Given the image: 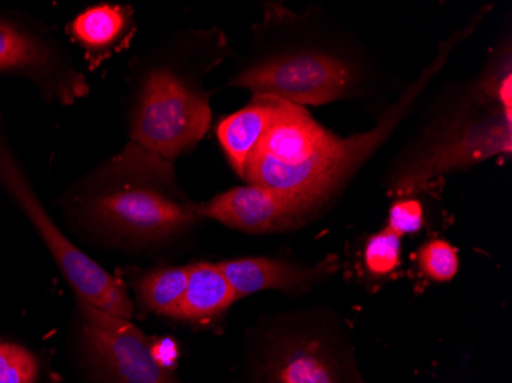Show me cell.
Wrapping results in <instances>:
<instances>
[{
	"instance_id": "cell-3",
	"label": "cell",
	"mask_w": 512,
	"mask_h": 383,
	"mask_svg": "<svg viewBox=\"0 0 512 383\" xmlns=\"http://www.w3.org/2000/svg\"><path fill=\"white\" fill-rule=\"evenodd\" d=\"M59 204L69 223L123 249L163 246L203 220L178 184L174 161L129 140L76 178Z\"/></svg>"
},
{
	"instance_id": "cell-2",
	"label": "cell",
	"mask_w": 512,
	"mask_h": 383,
	"mask_svg": "<svg viewBox=\"0 0 512 383\" xmlns=\"http://www.w3.org/2000/svg\"><path fill=\"white\" fill-rule=\"evenodd\" d=\"M232 56L221 28H188L129 62L123 115L129 141L175 161L194 151L211 128L204 80Z\"/></svg>"
},
{
	"instance_id": "cell-1",
	"label": "cell",
	"mask_w": 512,
	"mask_h": 383,
	"mask_svg": "<svg viewBox=\"0 0 512 383\" xmlns=\"http://www.w3.org/2000/svg\"><path fill=\"white\" fill-rule=\"evenodd\" d=\"M382 82L364 46L319 8L296 13L267 2L227 86L306 108L367 99Z\"/></svg>"
},
{
	"instance_id": "cell-14",
	"label": "cell",
	"mask_w": 512,
	"mask_h": 383,
	"mask_svg": "<svg viewBox=\"0 0 512 383\" xmlns=\"http://www.w3.org/2000/svg\"><path fill=\"white\" fill-rule=\"evenodd\" d=\"M476 79L491 99L499 102L503 108L512 109V50L509 37L493 50Z\"/></svg>"
},
{
	"instance_id": "cell-9",
	"label": "cell",
	"mask_w": 512,
	"mask_h": 383,
	"mask_svg": "<svg viewBox=\"0 0 512 383\" xmlns=\"http://www.w3.org/2000/svg\"><path fill=\"white\" fill-rule=\"evenodd\" d=\"M339 258L327 256L316 266H299L296 262L275 258H241L218 262L221 272L232 285L237 299L266 290L302 293L332 276L339 269Z\"/></svg>"
},
{
	"instance_id": "cell-16",
	"label": "cell",
	"mask_w": 512,
	"mask_h": 383,
	"mask_svg": "<svg viewBox=\"0 0 512 383\" xmlns=\"http://www.w3.org/2000/svg\"><path fill=\"white\" fill-rule=\"evenodd\" d=\"M422 273L436 282L451 281L459 270L457 250L444 239H431L417 253Z\"/></svg>"
},
{
	"instance_id": "cell-15",
	"label": "cell",
	"mask_w": 512,
	"mask_h": 383,
	"mask_svg": "<svg viewBox=\"0 0 512 383\" xmlns=\"http://www.w3.org/2000/svg\"><path fill=\"white\" fill-rule=\"evenodd\" d=\"M401 239L402 236L388 227L368 238L364 262L371 275L387 276L398 269L401 262Z\"/></svg>"
},
{
	"instance_id": "cell-18",
	"label": "cell",
	"mask_w": 512,
	"mask_h": 383,
	"mask_svg": "<svg viewBox=\"0 0 512 383\" xmlns=\"http://www.w3.org/2000/svg\"><path fill=\"white\" fill-rule=\"evenodd\" d=\"M424 224V207L414 198H399L390 207L387 227L399 236L421 232Z\"/></svg>"
},
{
	"instance_id": "cell-8",
	"label": "cell",
	"mask_w": 512,
	"mask_h": 383,
	"mask_svg": "<svg viewBox=\"0 0 512 383\" xmlns=\"http://www.w3.org/2000/svg\"><path fill=\"white\" fill-rule=\"evenodd\" d=\"M198 217L218 221L246 233L295 229L319 212L310 201L263 186L230 187L209 201L195 204Z\"/></svg>"
},
{
	"instance_id": "cell-12",
	"label": "cell",
	"mask_w": 512,
	"mask_h": 383,
	"mask_svg": "<svg viewBox=\"0 0 512 383\" xmlns=\"http://www.w3.org/2000/svg\"><path fill=\"white\" fill-rule=\"evenodd\" d=\"M188 285L181 301L177 321L209 324L238 301L232 285L214 262L189 264Z\"/></svg>"
},
{
	"instance_id": "cell-4",
	"label": "cell",
	"mask_w": 512,
	"mask_h": 383,
	"mask_svg": "<svg viewBox=\"0 0 512 383\" xmlns=\"http://www.w3.org/2000/svg\"><path fill=\"white\" fill-rule=\"evenodd\" d=\"M512 109L480 88L476 77L448 83L422 108L407 140L388 161L382 189L413 197L436 178L494 157H511Z\"/></svg>"
},
{
	"instance_id": "cell-6",
	"label": "cell",
	"mask_w": 512,
	"mask_h": 383,
	"mask_svg": "<svg viewBox=\"0 0 512 383\" xmlns=\"http://www.w3.org/2000/svg\"><path fill=\"white\" fill-rule=\"evenodd\" d=\"M263 348L267 383H348L338 334L319 316L273 322Z\"/></svg>"
},
{
	"instance_id": "cell-13",
	"label": "cell",
	"mask_w": 512,
	"mask_h": 383,
	"mask_svg": "<svg viewBox=\"0 0 512 383\" xmlns=\"http://www.w3.org/2000/svg\"><path fill=\"white\" fill-rule=\"evenodd\" d=\"M188 275V266L163 267L138 275L134 279V292L140 310L177 319Z\"/></svg>"
},
{
	"instance_id": "cell-7",
	"label": "cell",
	"mask_w": 512,
	"mask_h": 383,
	"mask_svg": "<svg viewBox=\"0 0 512 383\" xmlns=\"http://www.w3.org/2000/svg\"><path fill=\"white\" fill-rule=\"evenodd\" d=\"M80 336L89 356L117 383H175L146 334L129 319L76 298Z\"/></svg>"
},
{
	"instance_id": "cell-11",
	"label": "cell",
	"mask_w": 512,
	"mask_h": 383,
	"mask_svg": "<svg viewBox=\"0 0 512 383\" xmlns=\"http://www.w3.org/2000/svg\"><path fill=\"white\" fill-rule=\"evenodd\" d=\"M283 105L284 100L270 95H253L244 108L218 123V143L227 163L241 180L253 152L260 146Z\"/></svg>"
},
{
	"instance_id": "cell-10",
	"label": "cell",
	"mask_w": 512,
	"mask_h": 383,
	"mask_svg": "<svg viewBox=\"0 0 512 383\" xmlns=\"http://www.w3.org/2000/svg\"><path fill=\"white\" fill-rule=\"evenodd\" d=\"M137 28L132 5L97 4L77 14L66 33L79 46L89 71H97L128 50Z\"/></svg>"
},
{
	"instance_id": "cell-5",
	"label": "cell",
	"mask_w": 512,
	"mask_h": 383,
	"mask_svg": "<svg viewBox=\"0 0 512 383\" xmlns=\"http://www.w3.org/2000/svg\"><path fill=\"white\" fill-rule=\"evenodd\" d=\"M0 76L28 80L43 102L63 108L91 94L85 71L65 43L39 20L0 10Z\"/></svg>"
},
{
	"instance_id": "cell-17",
	"label": "cell",
	"mask_w": 512,
	"mask_h": 383,
	"mask_svg": "<svg viewBox=\"0 0 512 383\" xmlns=\"http://www.w3.org/2000/svg\"><path fill=\"white\" fill-rule=\"evenodd\" d=\"M39 362L27 348L0 344V383H36Z\"/></svg>"
}]
</instances>
